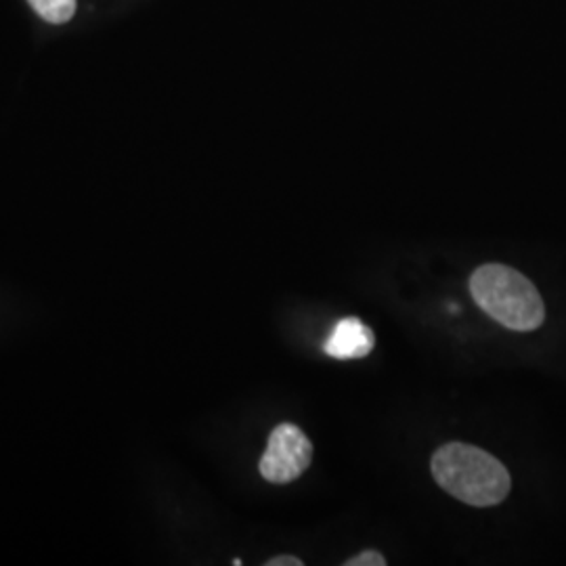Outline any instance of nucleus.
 <instances>
[{
  "label": "nucleus",
  "mask_w": 566,
  "mask_h": 566,
  "mask_svg": "<svg viewBox=\"0 0 566 566\" xmlns=\"http://www.w3.org/2000/svg\"><path fill=\"white\" fill-rule=\"evenodd\" d=\"M374 332L357 317H346L338 322L324 350L334 359H361L374 350Z\"/></svg>",
  "instance_id": "obj_4"
},
{
  "label": "nucleus",
  "mask_w": 566,
  "mask_h": 566,
  "mask_svg": "<svg viewBox=\"0 0 566 566\" xmlns=\"http://www.w3.org/2000/svg\"><path fill=\"white\" fill-rule=\"evenodd\" d=\"M432 476L439 486L468 506L502 504L510 493L506 465L483 449L447 443L432 455Z\"/></svg>",
  "instance_id": "obj_1"
},
{
  "label": "nucleus",
  "mask_w": 566,
  "mask_h": 566,
  "mask_svg": "<svg viewBox=\"0 0 566 566\" xmlns=\"http://www.w3.org/2000/svg\"><path fill=\"white\" fill-rule=\"evenodd\" d=\"M313 460V446L298 426L280 424L269 437L259 470L264 481L287 485L296 481Z\"/></svg>",
  "instance_id": "obj_3"
},
{
  "label": "nucleus",
  "mask_w": 566,
  "mask_h": 566,
  "mask_svg": "<svg viewBox=\"0 0 566 566\" xmlns=\"http://www.w3.org/2000/svg\"><path fill=\"white\" fill-rule=\"evenodd\" d=\"M49 23H67L76 13V0H28Z\"/></svg>",
  "instance_id": "obj_5"
},
{
  "label": "nucleus",
  "mask_w": 566,
  "mask_h": 566,
  "mask_svg": "<svg viewBox=\"0 0 566 566\" xmlns=\"http://www.w3.org/2000/svg\"><path fill=\"white\" fill-rule=\"evenodd\" d=\"M470 294L489 317L510 329L531 332L546 319L537 287L506 264H485L476 269L470 277Z\"/></svg>",
  "instance_id": "obj_2"
},
{
  "label": "nucleus",
  "mask_w": 566,
  "mask_h": 566,
  "mask_svg": "<svg viewBox=\"0 0 566 566\" xmlns=\"http://www.w3.org/2000/svg\"><path fill=\"white\" fill-rule=\"evenodd\" d=\"M304 563L301 558H294V556H277V558H271L266 566H303Z\"/></svg>",
  "instance_id": "obj_7"
},
{
  "label": "nucleus",
  "mask_w": 566,
  "mask_h": 566,
  "mask_svg": "<svg viewBox=\"0 0 566 566\" xmlns=\"http://www.w3.org/2000/svg\"><path fill=\"white\" fill-rule=\"evenodd\" d=\"M344 566H386V558L380 552H374V549H367L357 554L355 558L346 560Z\"/></svg>",
  "instance_id": "obj_6"
}]
</instances>
